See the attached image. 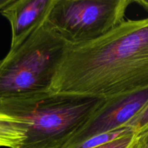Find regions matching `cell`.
Listing matches in <instances>:
<instances>
[{
    "label": "cell",
    "mask_w": 148,
    "mask_h": 148,
    "mask_svg": "<svg viewBox=\"0 0 148 148\" xmlns=\"http://www.w3.org/2000/svg\"><path fill=\"white\" fill-rule=\"evenodd\" d=\"M148 103V88L106 98L63 148H75L95 136L124 127Z\"/></svg>",
    "instance_id": "5"
},
{
    "label": "cell",
    "mask_w": 148,
    "mask_h": 148,
    "mask_svg": "<svg viewBox=\"0 0 148 148\" xmlns=\"http://www.w3.org/2000/svg\"><path fill=\"white\" fill-rule=\"evenodd\" d=\"M132 131H134V130H132L131 128H129V127H122V128L119 129V130H115L114 132H111L95 136V137L84 142L83 143H82V144L79 145V146H77V147L75 148L95 147L97 146L105 144V143H108V142L116 140V139L119 138V137H121V136L124 135L126 134H128L129 132Z\"/></svg>",
    "instance_id": "8"
},
{
    "label": "cell",
    "mask_w": 148,
    "mask_h": 148,
    "mask_svg": "<svg viewBox=\"0 0 148 148\" xmlns=\"http://www.w3.org/2000/svg\"><path fill=\"white\" fill-rule=\"evenodd\" d=\"M0 61H1V60H0Z\"/></svg>",
    "instance_id": "14"
},
{
    "label": "cell",
    "mask_w": 148,
    "mask_h": 148,
    "mask_svg": "<svg viewBox=\"0 0 148 148\" xmlns=\"http://www.w3.org/2000/svg\"><path fill=\"white\" fill-rule=\"evenodd\" d=\"M69 44L46 20L0 61V101L50 92Z\"/></svg>",
    "instance_id": "3"
},
{
    "label": "cell",
    "mask_w": 148,
    "mask_h": 148,
    "mask_svg": "<svg viewBox=\"0 0 148 148\" xmlns=\"http://www.w3.org/2000/svg\"><path fill=\"white\" fill-rule=\"evenodd\" d=\"M54 0H10L0 14L11 27L10 50L23 44L46 20Z\"/></svg>",
    "instance_id": "6"
},
{
    "label": "cell",
    "mask_w": 148,
    "mask_h": 148,
    "mask_svg": "<svg viewBox=\"0 0 148 148\" xmlns=\"http://www.w3.org/2000/svg\"><path fill=\"white\" fill-rule=\"evenodd\" d=\"M27 132L24 121L0 112V147L20 148L25 140Z\"/></svg>",
    "instance_id": "7"
},
{
    "label": "cell",
    "mask_w": 148,
    "mask_h": 148,
    "mask_svg": "<svg viewBox=\"0 0 148 148\" xmlns=\"http://www.w3.org/2000/svg\"><path fill=\"white\" fill-rule=\"evenodd\" d=\"M134 136L135 132L134 131L130 132L116 140L93 148H129L134 140Z\"/></svg>",
    "instance_id": "10"
},
{
    "label": "cell",
    "mask_w": 148,
    "mask_h": 148,
    "mask_svg": "<svg viewBox=\"0 0 148 148\" xmlns=\"http://www.w3.org/2000/svg\"><path fill=\"white\" fill-rule=\"evenodd\" d=\"M129 148H148V126L135 133L134 140Z\"/></svg>",
    "instance_id": "11"
},
{
    "label": "cell",
    "mask_w": 148,
    "mask_h": 148,
    "mask_svg": "<svg viewBox=\"0 0 148 148\" xmlns=\"http://www.w3.org/2000/svg\"><path fill=\"white\" fill-rule=\"evenodd\" d=\"M10 1V0H0V11H1L7 4H9Z\"/></svg>",
    "instance_id": "13"
},
{
    "label": "cell",
    "mask_w": 148,
    "mask_h": 148,
    "mask_svg": "<svg viewBox=\"0 0 148 148\" xmlns=\"http://www.w3.org/2000/svg\"><path fill=\"white\" fill-rule=\"evenodd\" d=\"M133 0H54L46 22L69 46L93 41L125 20Z\"/></svg>",
    "instance_id": "4"
},
{
    "label": "cell",
    "mask_w": 148,
    "mask_h": 148,
    "mask_svg": "<svg viewBox=\"0 0 148 148\" xmlns=\"http://www.w3.org/2000/svg\"><path fill=\"white\" fill-rule=\"evenodd\" d=\"M148 88V17L127 20L100 38L69 46L50 92L109 98Z\"/></svg>",
    "instance_id": "1"
},
{
    "label": "cell",
    "mask_w": 148,
    "mask_h": 148,
    "mask_svg": "<svg viewBox=\"0 0 148 148\" xmlns=\"http://www.w3.org/2000/svg\"><path fill=\"white\" fill-rule=\"evenodd\" d=\"M106 99L49 92L1 100L0 112L25 123L20 148H63Z\"/></svg>",
    "instance_id": "2"
},
{
    "label": "cell",
    "mask_w": 148,
    "mask_h": 148,
    "mask_svg": "<svg viewBox=\"0 0 148 148\" xmlns=\"http://www.w3.org/2000/svg\"><path fill=\"white\" fill-rule=\"evenodd\" d=\"M148 126V103L147 105L141 110L139 114H137L132 119L129 121L124 127L131 128L137 133L143 130Z\"/></svg>",
    "instance_id": "9"
},
{
    "label": "cell",
    "mask_w": 148,
    "mask_h": 148,
    "mask_svg": "<svg viewBox=\"0 0 148 148\" xmlns=\"http://www.w3.org/2000/svg\"><path fill=\"white\" fill-rule=\"evenodd\" d=\"M134 2L140 4L143 8L148 11V0H136V1H134Z\"/></svg>",
    "instance_id": "12"
}]
</instances>
